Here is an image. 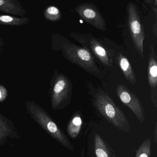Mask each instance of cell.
<instances>
[{"label": "cell", "instance_id": "1", "mask_svg": "<svg viewBox=\"0 0 157 157\" xmlns=\"http://www.w3.org/2000/svg\"><path fill=\"white\" fill-rule=\"evenodd\" d=\"M52 40L53 49L61 51L66 59L91 75L101 79V70L95 63L91 53L59 35H54Z\"/></svg>", "mask_w": 157, "mask_h": 157}, {"label": "cell", "instance_id": "2", "mask_svg": "<svg viewBox=\"0 0 157 157\" xmlns=\"http://www.w3.org/2000/svg\"><path fill=\"white\" fill-rule=\"evenodd\" d=\"M25 106L31 118L48 135L67 149L71 151L74 150V147L69 139L44 109L36 103L31 101H27L25 102Z\"/></svg>", "mask_w": 157, "mask_h": 157}, {"label": "cell", "instance_id": "3", "mask_svg": "<svg viewBox=\"0 0 157 157\" xmlns=\"http://www.w3.org/2000/svg\"><path fill=\"white\" fill-rule=\"evenodd\" d=\"M94 99L95 108L109 123L121 131L126 133L130 131L126 117L106 92L102 90L99 91Z\"/></svg>", "mask_w": 157, "mask_h": 157}, {"label": "cell", "instance_id": "4", "mask_svg": "<svg viewBox=\"0 0 157 157\" xmlns=\"http://www.w3.org/2000/svg\"><path fill=\"white\" fill-rule=\"evenodd\" d=\"M56 72L51 80V106L54 110H62L71 101L73 85L66 75L57 71Z\"/></svg>", "mask_w": 157, "mask_h": 157}, {"label": "cell", "instance_id": "5", "mask_svg": "<svg viewBox=\"0 0 157 157\" xmlns=\"http://www.w3.org/2000/svg\"><path fill=\"white\" fill-rule=\"evenodd\" d=\"M69 35L79 43L82 48L92 53L105 66L112 67L113 61L109 52L101 43L91 34H81L70 32Z\"/></svg>", "mask_w": 157, "mask_h": 157}, {"label": "cell", "instance_id": "6", "mask_svg": "<svg viewBox=\"0 0 157 157\" xmlns=\"http://www.w3.org/2000/svg\"><path fill=\"white\" fill-rule=\"evenodd\" d=\"M127 12L130 34L134 46L139 55L144 59L143 42L146 35L138 10L134 2H128Z\"/></svg>", "mask_w": 157, "mask_h": 157}, {"label": "cell", "instance_id": "7", "mask_svg": "<svg viewBox=\"0 0 157 157\" xmlns=\"http://www.w3.org/2000/svg\"><path fill=\"white\" fill-rule=\"evenodd\" d=\"M75 11L87 23L102 32H105L106 22L100 11L92 2H83L75 7Z\"/></svg>", "mask_w": 157, "mask_h": 157}, {"label": "cell", "instance_id": "8", "mask_svg": "<svg viewBox=\"0 0 157 157\" xmlns=\"http://www.w3.org/2000/svg\"><path fill=\"white\" fill-rule=\"evenodd\" d=\"M116 92L119 99L130 109L141 124L145 120L143 105L137 96L123 84H117Z\"/></svg>", "mask_w": 157, "mask_h": 157}, {"label": "cell", "instance_id": "9", "mask_svg": "<svg viewBox=\"0 0 157 157\" xmlns=\"http://www.w3.org/2000/svg\"><path fill=\"white\" fill-rule=\"evenodd\" d=\"M147 79L150 90L151 100L157 108V59L153 45L150 47L148 64Z\"/></svg>", "mask_w": 157, "mask_h": 157}, {"label": "cell", "instance_id": "10", "mask_svg": "<svg viewBox=\"0 0 157 157\" xmlns=\"http://www.w3.org/2000/svg\"><path fill=\"white\" fill-rule=\"evenodd\" d=\"M19 138L18 132L11 120L0 113V146H2L10 139Z\"/></svg>", "mask_w": 157, "mask_h": 157}, {"label": "cell", "instance_id": "11", "mask_svg": "<svg viewBox=\"0 0 157 157\" xmlns=\"http://www.w3.org/2000/svg\"><path fill=\"white\" fill-rule=\"evenodd\" d=\"M0 11L23 17L26 13L21 2L16 0H0Z\"/></svg>", "mask_w": 157, "mask_h": 157}, {"label": "cell", "instance_id": "12", "mask_svg": "<svg viewBox=\"0 0 157 157\" xmlns=\"http://www.w3.org/2000/svg\"><path fill=\"white\" fill-rule=\"evenodd\" d=\"M116 59L125 78L132 85H135L136 82V77L128 59L121 53H118Z\"/></svg>", "mask_w": 157, "mask_h": 157}, {"label": "cell", "instance_id": "13", "mask_svg": "<svg viewBox=\"0 0 157 157\" xmlns=\"http://www.w3.org/2000/svg\"><path fill=\"white\" fill-rule=\"evenodd\" d=\"M79 113L75 114L69 123L67 127V132L69 136L72 139L78 137L80 132L82 125V120Z\"/></svg>", "mask_w": 157, "mask_h": 157}, {"label": "cell", "instance_id": "14", "mask_svg": "<svg viewBox=\"0 0 157 157\" xmlns=\"http://www.w3.org/2000/svg\"><path fill=\"white\" fill-rule=\"evenodd\" d=\"M30 21H31V20L26 17L19 18L10 15L0 14V25H2L22 26L27 24Z\"/></svg>", "mask_w": 157, "mask_h": 157}, {"label": "cell", "instance_id": "15", "mask_svg": "<svg viewBox=\"0 0 157 157\" xmlns=\"http://www.w3.org/2000/svg\"><path fill=\"white\" fill-rule=\"evenodd\" d=\"M94 151L96 157H111L106 144L97 134L94 137Z\"/></svg>", "mask_w": 157, "mask_h": 157}, {"label": "cell", "instance_id": "16", "mask_svg": "<svg viewBox=\"0 0 157 157\" xmlns=\"http://www.w3.org/2000/svg\"><path fill=\"white\" fill-rule=\"evenodd\" d=\"M151 140L147 138L136 151L135 157H150L151 153Z\"/></svg>", "mask_w": 157, "mask_h": 157}, {"label": "cell", "instance_id": "17", "mask_svg": "<svg viewBox=\"0 0 157 157\" xmlns=\"http://www.w3.org/2000/svg\"><path fill=\"white\" fill-rule=\"evenodd\" d=\"M44 16L47 20L57 22L61 20L62 15L58 8L55 6H49L44 11Z\"/></svg>", "mask_w": 157, "mask_h": 157}, {"label": "cell", "instance_id": "18", "mask_svg": "<svg viewBox=\"0 0 157 157\" xmlns=\"http://www.w3.org/2000/svg\"><path fill=\"white\" fill-rule=\"evenodd\" d=\"M7 97V91L3 86L0 85V102H2Z\"/></svg>", "mask_w": 157, "mask_h": 157}, {"label": "cell", "instance_id": "19", "mask_svg": "<svg viewBox=\"0 0 157 157\" xmlns=\"http://www.w3.org/2000/svg\"><path fill=\"white\" fill-rule=\"evenodd\" d=\"M153 142L156 145L157 144V121L155 123V127H154V134H153Z\"/></svg>", "mask_w": 157, "mask_h": 157}, {"label": "cell", "instance_id": "20", "mask_svg": "<svg viewBox=\"0 0 157 157\" xmlns=\"http://www.w3.org/2000/svg\"><path fill=\"white\" fill-rule=\"evenodd\" d=\"M152 3L153 4V11H154V15H155V18L157 19V0H154L152 1Z\"/></svg>", "mask_w": 157, "mask_h": 157}, {"label": "cell", "instance_id": "21", "mask_svg": "<svg viewBox=\"0 0 157 157\" xmlns=\"http://www.w3.org/2000/svg\"><path fill=\"white\" fill-rule=\"evenodd\" d=\"M152 33L155 36V37L157 36V22H155V23L152 26Z\"/></svg>", "mask_w": 157, "mask_h": 157}, {"label": "cell", "instance_id": "22", "mask_svg": "<svg viewBox=\"0 0 157 157\" xmlns=\"http://www.w3.org/2000/svg\"><path fill=\"white\" fill-rule=\"evenodd\" d=\"M4 43H3V41H2V39L1 38H0V53H1V48L4 45Z\"/></svg>", "mask_w": 157, "mask_h": 157}]
</instances>
